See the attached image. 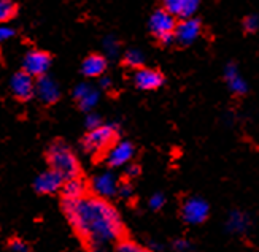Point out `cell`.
I'll return each instance as SVG.
<instances>
[{"mask_svg":"<svg viewBox=\"0 0 259 252\" xmlns=\"http://www.w3.org/2000/svg\"><path fill=\"white\" fill-rule=\"evenodd\" d=\"M148 205H150V208L154 210V211L162 210V206L165 205V197H164V193H161V192L153 193L151 198H150V201H148Z\"/></svg>","mask_w":259,"mask_h":252,"instance_id":"25","label":"cell"},{"mask_svg":"<svg viewBox=\"0 0 259 252\" xmlns=\"http://www.w3.org/2000/svg\"><path fill=\"white\" fill-rule=\"evenodd\" d=\"M15 35H16V30L11 26H8V24L0 26V43H4V41H7L10 38H13Z\"/></svg>","mask_w":259,"mask_h":252,"instance_id":"28","label":"cell"},{"mask_svg":"<svg viewBox=\"0 0 259 252\" xmlns=\"http://www.w3.org/2000/svg\"><path fill=\"white\" fill-rule=\"evenodd\" d=\"M107 70V59L102 54H89L81 64V72L88 78H99Z\"/></svg>","mask_w":259,"mask_h":252,"instance_id":"16","label":"cell"},{"mask_svg":"<svg viewBox=\"0 0 259 252\" xmlns=\"http://www.w3.org/2000/svg\"><path fill=\"white\" fill-rule=\"evenodd\" d=\"M175 26H177V19L172 15H168L164 8L154 10L153 15L150 16V21H148L150 32L157 40L162 37H167V35H174Z\"/></svg>","mask_w":259,"mask_h":252,"instance_id":"6","label":"cell"},{"mask_svg":"<svg viewBox=\"0 0 259 252\" xmlns=\"http://www.w3.org/2000/svg\"><path fill=\"white\" fill-rule=\"evenodd\" d=\"M224 79H226L228 87L235 95H245L248 92V84L239 73V67L234 62H229L224 67Z\"/></svg>","mask_w":259,"mask_h":252,"instance_id":"15","label":"cell"},{"mask_svg":"<svg viewBox=\"0 0 259 252\" xmlns=\"http://www.w3.org/2000/svg\"><path fill=\"white\" fill-rule=\"evenodd\" d=\"M35 95L43 105H53L61 97L59 84L48 75L40 76L35 81Z\"/></svg>","mask_w":259,"mask_h":252,"instance_id":"12","label":"cell"},{"mask_svg":"<svg viewBox=\"0 0 259 252\" xmlns=\"http://www.w3.org/2000/svg\"><path fill=\"white\" fill-rule=\"evenodd\" d=\"M51 67V54L40 49H30L22 59V72L32 78H40L48 73Z\"/></svg>","mask_w":259,"mask_h":252,"instance_id":"4","label":"cell"},{"mask_svg":"<svg viewBox=\"0 0 259 252\" xmlns=\"http://www.w3.org/2000/svg\"><path fill=\"white\" fill-rule=\"evenodd\" d=\"M18 7L11 0H0V26L7 24V22L16 15Z\"/></svg>","mask_w":259,"mask_h":252,"instance_id":"20","label":"cell"},{"mask_svg":"<svg viewBox=\"0 0 259 252\" xmlns=\"http://www.w3.org/2000/svg\"><path fill=\"white\" fill-rule=\"evenodd\" d=\"M93 87L89 86L88 83H80V84H76L75 86V89H73V97L76 98V102L80 100V98H83L89 90H91Z\"/></svg>","mask_w":259,"mask_h":252,"instance_id":"30","label":"cell"},{"mask_svg":"<svg viewBox=\"0 0 259 252\" xmlns=\"http://www.w3.org/2000/svg\"><path fill=\"white\" fill-rule=\"evenodd\" d=\"M122 62H124L131 68H135V70H139V68L143 67L145 54L139 48H131V49H127L124 53V56H122Z\"/></svg>","mask_w":259,"mask_h":252,"instance_id":"19","label":"cell"},{"mask_svg":"<svg viewBox=\"0 0 259 252\" xmlns=\"http://www.w3.org/2000/svg\"><path fill=\"white\" fill-rule=\"evenodd\" d=\"M8 247H10L11 252H32V249L29 247V244L22 241V239H18V238L11 239Z\"/></svg>","mask_w":259,"mask_h":252,"instance_id":"26","label":"cell"},{"mask_svg":"<svg viewBox=\"0 0 259 252\" xmlns=\"http://www.w3.org/2000/svg\"><path fill=\"white\" fill-rule=\"evenodd\" d=\"M118 195L121 198H131L134 195V187L131 186V182H121L118 186Z\"/></svg>","mask_w":259,"mask_h":252,"instance_id":"29","label":"cell"},{"mask_svg":"<svg viewBox=\"0 0 259 252\" xmlns=\"http://www.w3.org/2000/svg\"><path fill=\"white\" fill-rule=\"evenodd\" d=\"M48 162L50 170L56 171L64 181L75 179L80 175V162L75 156V153L70 149V146L64 141H54L48 147Z\"/></svg>","mask_w":259,"mask_h":252,"instance_id":"2","label":"cell"},{"mask_svg":"<svg viewBox=\"0 0 259 252\" xmlns=\"http://www.w3.org/2000/svg\"><path fill=\"white\" fill-rule=\"evenodd\" d=\"M64 213L75 230L94 244L118 241L124 235L121 216L108 200L83 197L64 201Z\"/></svg>","mask_w":259,"mask_h":252,"instance_id":"1","label":"cell"},{"mask_svg":"<svg viewBox=\"0 0 259 252\" xmlns=\"http://www.w3.org/2000/svg\"><path fill=\"white\" fill-rule=\"evenodd\" d=\"M140 171H142L140 165L131 162V164H127V167H126V176H127V178H137V176L140 175Z\"/></svg>","mask_w":259,"mask_h":252,"instance_id":"32","label":"cell"},{"mask_svg":"<svg viewBox=\"0 0 259 252\" xmlns=\"http://www.w3.org/2000/svg\"><path fill=\"white\" fill-rule=\"evenodd\" d=\"M250 227V216L242 211H232L228 217V230L232 233H245Z\"/></svg>","mask_w":259,"mask_h":252,"instance_id":"18","label":"cell"},{"mask_svg":"<svg viewBox=\"0 0 259 252\" xmlns=\"http://www.w3.org/2000/svg\"><path fill=\"white\" fill-rule=\"evenodd\" d=\"M61 192H62L64 201H76L86 197V184L80 178L69 179V181H64Z\"/></svg>","mask_w":259,"mask_h":252,"instance_id":"17","label":"cell"},{"mask_svg":"<svg viewBox=\"0 0 259 252\" xmlns=\"http://www.w3.org/2000/svg\"><path fill=\"white\" fill-rule=\"evenodd\" d=\"M119 46H121V43L115 35H108L104 40V48L108 57H116L119 54Z\"/></svg>","mask_w":259,"mask_h":252,"instance_id":"22","label":"cell"},{"mask_svg":"<svg viewBox=\"0 0 259 252\" xmlns=\"http://www.w3.org/2000/svg\"><path fill=\"white\" fill-rule=\"evenodd\" d=\"M99 97H100L99 95V90L91 89L83 98L78 100V107H80L83 111H89V113H91V110H94L96 105L99 103Z\"/></svg>","mask_w":259,"mask_h":252,"instance_id":"21","label":"cell"},{"mask_svg":"<svg viewBox=\"0 0 259 252\" xmlns=\"http://www.w3.org/2000/svg\"><path fill=\"white\" fill-rule=\"evenodd\" d=\"M10 89L18 100L27 102L35 95V79L22 70L16 72L13 76H11Z\"/></svg>","mask_w":259,"mask_h":252,"instance_id":"8","label":"cell"},{"mask_svg":"<svg viewBox=\"0 0 259 252\" xmlns=\"http://www.w3.org/2000/svg\"><path fill=\"white\" fill-rule=\"evenodd\" d=\"M99 125H102V118L99 116L97 113H89L86 116V127L88 130H94Z\"/></svg>","mask_w":259,"mask_h":252,"instance_id":"27","label":"cell"},{"mask_svg":"<svg viewBox=\"0 0 259 252\" xmlns=\"http://www.w3.org/2000/svg\"><path fill=\"white\" fill-rule=\"evenodd\" d=\"M191 247H193V244H191L188 239L180 238V239H175V241H174V249L177 252H188Z\"/></svg>","mask_w":259,"mask_h":252,"instance_id":"31","label":"cell"},{"mask_svg":"<svg viewBox=\"0 0 259 252\" xmlns=\"http://www.w3.org/2000/svg\"><path fill=\"white\" fill-rule=\"evenodd\" d=\"M134 156H135L134 144L127 140H122V141L115 143L107 151V164L111 168H118V167L131 164Z\"/></svg>","mask_w":259,"mask_h":252,"instance_id":"9","label":"cell"},{"mask_svg":"<svg viewBox=\"0 0 259 252\" xmlns=\"http://www.w3.org/2000/svg\"><path fill=\"white\" fill-rule=\"evenodd\" d=\"M118 136V125L116 124H102L97 129L89 130L81 141L83 149L89 154H102L104 151H108L115 144V140Z\"/></svg>","mask_w":259,"mask_h":252,"instance_id":"3","label":"cell"},{"mask_svg":"<svg viewBox=\"0 0 259 252\" xmlns=\"http://www.w3.org/2000/svg\"><path fill=\"white\" fill-rule=\"evenodd\" d=\"M259 29V18L257 15H248L243 19V30L246 33H254Z\"/></svg>","mask_w":259,"mask_h":252,"instance_id":"24","label":"cell"},{"mask_svg":"<svg viewBox=\"0 0 259 252\" xmlns=\"http://www.w3.org/2000/svg\"><path fill=\"white\" fill-rule=\"evenodd\" d=\"M62 184H64V179L56 173V171L47 170L35 178V181H33V189L38 193H43V195H50V193H56L58 190H61Z\"/></svg>","mask_w":259,"mask_h":252,"instance_id":"14","label":"cell"},{"mask_svg":"<svg viewBox=\"0 0 259 252\" xmlns=\"http://www.w3.org/2000/svg\"><path fill=\"white\" fill-rule=\"evenodd\" d=\"M208 213L210 206L202 197H189L182 205V219L189 225H199L205 222Z\"/></svg>","mask_w":259,"mask_h":252,"instance_id":"5","label":"cell"},{"mask_svg":"<svg viewBox=\"0 0 259 252\" xmlns=\"http://www.w3.org/2000/svg\"><path fill=\"white\" fill-rule=\"evenodd\" d=\"M200 32H202L200 21L197 18H191L177 22L174 30V38L182 46H189L191 43H194L200 37Z\"/></svg>","mask_w":259,"mask_h":252,"instance_id":"7","label":"cell"},{"mask_svg":"<svg viewBox=\"0 0 259 252\" xmlns=\"http://www.w3.org/2000/svg\"><path fill=\"white\" fill-rule=\"evenodd\" d=\"M100 86H102L104 89L110 87V86H111V79L107 78V76H102V78H100Z\"/></svg>","mask_w":259,"mask_h":252,"instance_id":"33","label":"cell"},{"mask_svg":"<svg viewBox=\"0 0 259 252\" xmlns=\"http://www.w3.org/2000/svg\"><path fill=\"white\" fill-rule=\"evenodd\" d=\"M116 252H151V250L134 241H129V239H124V241H121L116 246Z\"/></svg>","mask_w":259,"mask_h":252,"instance_id":"23","label":"cell"},{"mask_svg":"<svg viewBox=\"0 0 259 252\" xmlns=\"http://www.w3.org/2000/svg\"><path fill=\"white\" fill-rule=\"evenodd\" d=\"M132 79H134L135 87L140 90H156V89H159L165 81L164 75L159 70L146 68V67H142L139 70H135Z\"/></svg>","mask_w":259,"mask_h":252,"instance_id":"10","label":"cell"},{"mask_svg":"<svg viewBox=\"0 0 259 252\" xmlns=\"http://www.w3.org/2000/svg\"><path fill=\"white\" fill-rule=\"evenodd\" d=\"M199 5L200 4L197 0H165L162 8L168 15H172L175 19L185 21V19L194 18Z\"/></svg>","mask_w":259,"mask_h":252,"instance_id":"13","label":"cell"},{"mask_svg":"<svg viewBox=\"0 0 259 252\" xmlns=\"http://www.w3.org/2000/svg\"><path fill=\"white\" fill-rule=\"evenodd\" d=\"M118 178L111 171H104V173L94 176L93 179V190L96 192V197L102 200L115 197L118 192Z\"/></svg>","mask_w":259,"mask_h":252,"instance_id":"11","label":"cell"}]
</instances>
